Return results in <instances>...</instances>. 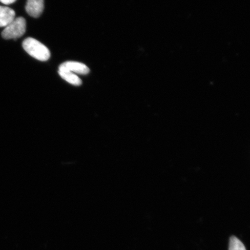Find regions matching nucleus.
<instances>
[{
    "mask_svg": "<svg viewBox=\"0 0 250 250\" xmlns=\"http://www.w3.org/2000/svg\"><path fill=\"white\" fill-rule=\"evenodd\" d=\"M22 45L27 54L37 60L46 61L51 57V53L48 48L39 41L31 37L25 39Z\"/></svg>",
    "mask_w": 250,
    "mask_h": 250,
    "instance_id": "f257e3e1",
    "label": "nucleus"
},
{
    "mask_svg": "<svg viewBox=\"0 0 250 250\" xmlns=\"http://www.w3.org/2000/svg\"><path fill=\"white\" fill-rule=\"evenodd\" d=\"M26 21L22 17L15 18L10 23L5 27L1 36L5 40H17L23 36L26 32Z\"/></svg>",
    "mask_w": 250,
    "mask_h": 250,
    "instance_id": "f03ea898",
    "label": "nucleus"
},
{
    "mask_svg": "<svg viewBox=\"0 0 250 250\" xmlns=\"http://www.w3.org/2000/svg\"><path fill=\"white\" fill-rule=\"evenodd\" d=\"M44 9V0H27V13L33 18H39Z\"/></svg>",
    "mask_w": 250,
    "mask_h": 250,
    "instance_id": "7ed1b4c3",
    "label": "nucleus"
},
{
    "mask_svg": "<svg viewBox=\"0 0 250 250\" xmlns=\"http://www.w3.org/2000/svg\"><path fill=\"white\" fill-rule=\"evenodd\" d=\"M62 65L68 70L74 74L86 75L89 73L90 70L85 64L77 62H65Z\"/></svg>",
    "mask_w": 250,
    "mask_h": 250,
    "instance_id": "20e7f679",
    "label": "nucleus"
},
{
    "mask_svg": "<svg viewBox=\"0 0 250 250\" xmlns=\"http://www.w3.org/2000/svg\"><path fill=\"white\" fill-rule=\"evenodd\" d=\"M58 73L62 79L66 81L67 83L75 86H80L82 84V81L76 74L72 73L64 68L62 64L59 67Z\"/></svg>",
    "mask_w": 250,
    "mask_h": 250,
    "instance_id": "39448f33",
    "label": "nucleus"
},
{
    "mask_svg": "<svg viewBox=\"0 0 250 250\" xmlns=\"http://www.w3.org/2000/svg\"><path fill=\"white\" fill-rule=\"evenodd\" d=\"M15 12L13 9L0 6V27H5L13 21Z\"/></svg>",
    "mask_w": 250,
    "mask_h": 250,
    "instance_id": "423d86ee",
    "label": "nucleus"
},
{
    "mask_svg": "<svg viewBox=\"0 0 250 250\" xmlns=\"http://www.w3.org/2000/svg\"><path fill=\"white\" fill-rule=\"evenodd\" d=\"M229 250H246L245 245L235 236H231L229 240Z\"/></svg>",
    "mask_w": 250,
    "mask_h": 250,
    "instance_id": "0eeeda50",
    "label": "nucleus"
},
{
    "mask_svg": "<svg viewBox=\"0 0 250 250\" xmlns=\"http://www.w3.org/2000/svg\"><path fill=\"white\" fill-rule=\"evenodd\" d=\"M17 0H0V2L5 5H9L13 4Z\"/></svg>",
    "mask_w": 250,
    "mask_h": 250,
    "instance_id": "6e6552de",
    "label": "nucleus"
}]
</instances>
